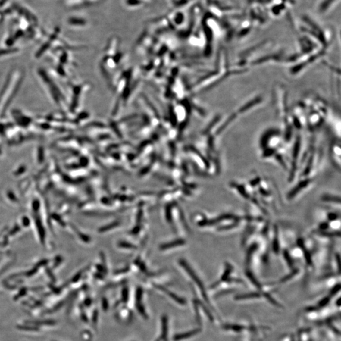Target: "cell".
<instances>
[{
	"mask_svg": "<svg viewBox=\"0 0 341 341\" xmlns=\"http://www.w3.org/2000/svg\"><path fill=\"white\" fill-rule=\"evenodd\" d=\"M322 199H323L324 201H325V202H335V203L337 202L338 203H339V204H340V199L339 198L337 199V197H336V196H333V197H332V196L326 195V196H324V197H323Z\"/></svg>",
	"mask_w": 341,
	"mask_h": 341,
	"instance_id": "cell-1",
	"label": "cell"
}]
</instances>
